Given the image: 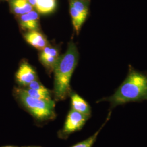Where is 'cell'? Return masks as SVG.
I'll list each match as a JSON object with an SVG mask.
<instances>
[{
    "label": "cell",
    "mask_w": 147,
    "mask_h": 147,
    "mask_svg": "<svg viewBox=\"0 0 147 147\" xmlns=\"http://www.w3.org/2000/svg\"><path fill=\"white\" fill-rule=\"evenodd\" d=\"M79 53L75 44L70 42L65 53L58 57L54 67V93L57 100H63L70 92V82L77 65Z\"/></svg>",
    "instance_id": "2"
},
{
    "label": "cell",
    "mask_w": 147,
    "mask_h": 147,
    "mask_svg": "<svg viewBox=\"0 0 147 147\" xmlns=\"http://www.w3.org/2000/svg\"><path fill=\"white\" fill-rule=\"evenodd\" d=\"M28 88L30 89H36V90H46L47 88H45L40 82L36 80L32 81L30 84L27 86Z\"/></svg>",
    "instance_id": "17"
},
{
    "label": "cell",
    "mask_w": 147,
    "mask_h": 147,
    "mask_svg": "<svg viewBox=\"0 0 147 147\" xmlns=\"http://www.w3.org/2000/svg\"><path fill=\"white\" fill-rule=\"evenodd\" d=\"M72 109L89 117L91 113L90 107L85 100L77 94H73L71 96Z\"/></svg>",
    "instance_id": "8"
},
{
    "label": "cell",
    "mask_w": 147,
    "mask_h": 147,
    "mask_svg": "<svg viewBox=\"0 0 147 147\" xmlns=\"http://www.w3.org/2000/svg\"><path fill=\"white\" fill-rule=\"evenodd\" d=\"M14 147V146H5V147Z\"/></svg>",
    "instance_id": "18"
},
{
    "label": "cell",
    "mask_w": 147,
    "mask_h": 147,
    "mask_svg": "<svg viewBox=\"0 0 147 147\" xmlns=\"http://www.w3.org/2000/svg\"><path fill=\"white\" fill-rule=\"evenodd\" d=\"M27 42L38 50H42L47 46V42L45 37L37 31H29L24 35Z\"/></svg>",
    "instance_id": "7"
},
{
    "label": "cell",
    "mask_w": 147,
    "mask_h": 147,
    "mask_svg": "<svg viewBox=\"0 0 147 147\" xmlns=\"http://www.w3.org/2000/svg\"><path fill=\"white\" fill-rule=\"evenodd\" d=\"M40 60L44 64H45L47 67L54 68L56 62L58 60V57H53L48 55H40Z\"/></svg>",
    "instance_id": "15"
},
{
    "label": "cell",
    "mask_w": 147,
    "mask_h": 147,
    "mask_svg": "<svg viewBox=\"0 0 147 147\" xmlns=\"http://www.w3.org/2000/svg\"><path fill=\"white\" fill-rule=\"evenodd\" d=\"M70 13L72 19L74 28L77 34H78L87 16L82 14L71 5H70Z\"/></svg>",
    "instance_id": "11"
},
{
    "label": "cell",
    "mask_w": 147,
    "mask_h": 147,
    "mask_svg": "<svg viewBox=\"0 0 147 147\" xmlns=\"http://www.w3.org/2000/svg\"><path fill=\"white\" fill-rule=\"evenodd\" d=\"M14 95L32 116L39 121L51 119L55 117V102L53 100L34 98L27 94L22 88H16Z\"/></svg>",
    "instance_id": "3"
},
{
    "label": "cell",
    "mask_w": 147,
    "mask_h": 147,
    "mask_svg": "<svg viewBox=\"0 0 147 147\" xmlns=\"http://www.w3.org/2000/svg\"><path fill=\"white\" fill-rule=\"evenodd\" d=\"M23 89L27 94L33 98L42 100H51V94L48 89L46 90H36L30 88Z\"/></svg>",
    "instance_id": "13"
},
{
    "label": "cell",
    "mask_w": 147,
    "mask_h": 147,
    "mask_svg": "<svg viewBox=\"0 0 147 147\" xmlns=\"http://www.w3.org/2000/svg\"><path fill=\"white\" fill-rule=\"evenodd\" d=\"M11 11L16 15L21 16L33 11V6L28 0H10Z\"/></svg>",
    "instance_id": "9"
},
{
    "label": "cell",
    "mask_w": 147,
    "mask_h": 147,
    "mask_svg": "<svg viewBox=\"0 0 147 147\" xmlns=\"http://www.w3.org/2000/svg\"><path fill=\"white\" fill-rule=\"evenodd\" d=\"M40 55L51 56L55 57H58V53L57 50L55 48L46 47L42 50V53Z\"/></svg>",
    "instance_id": "16"
},
{
    "label": "cell",
    "mask_w": 147,
    "mask_h": 147,
    "mask_svg": "<svg viewBox=\"0 0 147 147\" xmlns=\"http://www.w3.org/2000/svg\"><path fill=\"white\" fill-rule=\"evenodd\" d=\"M88 0H69L70 5L81 13L87 16L89 13Z\"/></svg>",
    "instance_id": "12"
},
{
    "label": "cell",
    "mask_w": 147,
    "mask_h": 147,
    "mask_svg": "<svg viewBox=\"0 0 147 147\" xmlns=\"http://www.w3.org/2000/svg\"><path fill=\"white\" fill-rule=\"evenodd\" d=\"M147 100V75L129 68L126 79L115 93L101 101L110 102L111 107L131 102Z\"/></svg>",
    "instance_id": "1"
},
{
    "label": "cell",
    "mask_w": 147,
    "mask_h": 147,
    "mask_svg": "<svg viewBox=\"0 0 147 147\" xmlns=\"http://www.w3.org/2000/svg\"><path fill=\"white\" fill-rule=\"evenodd\" d=\"M39 16L37 11H32L20 16L19 22L21 28L29 31H37L39 28Z\"/></svg>",
    "instance_id": "6"
},
{
    "label": "cell",
    "mask_w": 147,
    "mask_h": 147,
    "mask_svg": "<svg viewBox=\"0 0 147 147\" xmlns=\"http://www.w3.org/2000/svg\"></svg>",
    "instance_id": "19"
},
{
    "label": "cell",
    "mask_w": 147,
    "mask_h": 147,
    "mask_svg": "<svg viewBox=\"0 0 147 147\" xmlns=\"http://www.w3.org/2000/svg\"><path fill=\"white\" fill-rule=\"evenodd\" d=\"M111 116V112L109 113V116L107 118V119L106 120V121L105 122V123L104 124V125H102V126L101 127L100 129L98 131L96 132L93 135H92V136L88 138H87V140H84L82 142H80L79 143L75 144V146H74L73 147H92L93 146V144L94 143V142H95L96 140V138L98 136L99 132H100L101 129L103 127V126H104L105 124L106 123V122L107 121H109V119H110V117Z\"/></svg>",
    "instance_id": "14"
},
{
    "label": "cell",
    "mask_w": 147,
    "mask_h": 147,
    "mask_svg": "<svg viewBox=\"0 0 147 147\" xmlns=\"http://www.w3.org/2000/svg\"><path fill=\"white\" fill-rule=\"evenodd\" d=\"M16 78L19 84L27 86L32 81L37 80V74L28 63H22L16 73Z\"/></svg>",
    "instance_id": "5"
},
{
    "label": "cell",
    "mask_w": 147,
    "mask_h": 147,
    "mask_svg": "<svg viewBox=\"0 0 147 147\" xmlns=\"http://www.w3.org/2000/svg\"><path fill=\"white\" fill-rule=\"evenodd\" d=\"M88 118L89 117L71 109L69 112L64 124V134L68 135L80 130Z\"/></svg>",
    "instance_id": "4"
},
{
    "label": "cell",
    "mask_w": 147,
    "mask_h": 147,
    "mask_svg": "<svg viewBox=\"0 0 147 147\" xmlns=\"http://www.w3.org/2000/svg\"><path fill=\"white\" fill-rule=\"evenodd\" d=\"M56 7V0H37L36 8L38 13L47 14L52 13Z\"/></svg>",
    "instance_id": "10"
}]
</instances>
